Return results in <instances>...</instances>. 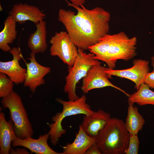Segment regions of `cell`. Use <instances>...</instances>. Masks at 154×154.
Returning a JSON list of instances; mask_svg holds the SVG:
<instances>
[{
	"instance_id": "2e32d148",
	"label": "cell",
	"mask_w": 154,
	"mask_h": 154,
	"mask_svg": "<svg viewBox=\"0 0 154 154\" xmlns=\"http://www.w3.org/2000/svg\"><path fill=\"white\" fill-rule=\"evenodd\" d=\"M14 123L6 119L5 114L0 113V154H9L11 143L17 137Z\"/></svg>"
},
{
	"instance_id": "30bf717a",
	"label": "cell",
	"mask_w": 154,
	"mask_h": 154,
	"mask_svg": "<svg viewBox=\"0 0 154 154\" xmlns=\"http://www.w3.org/2000/svg\"><path fill=\"white\" fill-rule=\"evenodd\" d=\"M28 59L30 62L26 64V74L24 85L34 92L37 87L45 84L44 78L50 72L51 68L39 64L37 61L34 53L31 52L30 57Z\"/></svg>"
},
{
	"instance_id": "d4e9b609",
	"label": "cell",
	"mask_w": 154,
	"mask_h": 154,
	"mask_svg": "<svg viewBox=\"0 0 154 154\" xmlns=\"http://www.w3.org/2000/svg\"><path fill=\"white\" fill-rule=\"evenodd\" d=\"M85 154H102V153L96 143L87 150Z\"/></svg>"
},
{
	"instance_id": "9c48e42d",
	"label": "cell",
	"mask_w": 154,
	"mask_h": 154,
	"mask_svg": "<svg viewBox=\"0 0 154 154\" xmlns=\"http://www.w3.org/2000/svg\"><path fill=\"white\" fill-rule=\"evenodd\" d=\"M108 68L101 64L95 65L92 67L83 78L81 88L83 92L85 94L94 89L111 87L119 90L128 97L129 94L109 80V77L105 72Z\"/></svg>"
},
{
	"instance_id": "44dd1931",
	"label": "cell",
	"mask_w": 154,
	"mask_h": 154,
	"mask_svg": "<svg viewBox=\"0 0 154 154\" xmlns=\"http://www.w3.org/2000/svg\"><path fill=\"white\" fill-rule=\"evenodd\" d=\"M112 37L113 35H106L97 43L89 47L88 50L95 55L94 59L102 61L108 51Z\"/></svg>"
},
{
	"instance_id": "cb8c5ba5",
	"label": "cell",
	"mask_w": 154,
	"mask_h": 154,
	"mask_svg": "<svg viewBox=\"0 0 154 154\" xmlns=\"http://www.w3.org/2000/svg\"><path fill=\"white\" fill-rule=\"evenodd\" d=\"M145 83L150 88L154 89V71L153 70L147 74L145 80Z\"/></svg>"
},
{
	"instance_id": "4316f807",
	"label": "cell",
	"mask_w": 154,
	"mask_h": 154,
	"mask_svg": "<svg viewBox=\"0 0 154 154\" xmlns=\"http://www.w3.org/2000/svg\"><path fill=\"white\" fill-rule=\"evenodd\" d=\"M71 2V3L74 6L80 7L83 5L85 2V0H69Z\"/></svg>"
},
{
	"instance_id": "484cf974",
	"label": "cell",
	"mask_w": 154,
	"mask_h": 154,
	"mask_svg": "<svg viewBox=\"0 0 154 154\" xmlns=\"http://www.w3.org/2000/svg\"><path fill=\"white\" fill-rule=\"evenodd\" d=\"M9 153L11 154H28L30 153L24 148L14 149L11 148Z\"/></svg>"
},
{
	"instance_id": "52a82bcc",
	"label": "cell",
	"mask_w": 154,
	"mask_h": 154,
	"mask_svg": "<svg viewBox=\"0 0 154 154\" xmlns=\"http://www.w3.org/2000/svg\"><path fill=\"white\" fill-rule=\"evenodd\" d=\"M49 42L50 55L57 56L68 66H72L78 56V49L67 31L56 32Z\"/></svg>"
},
{
	"instance_id": "5b68a950",
	"label": "cell",
	"mask_w": 154,
	"mask_h": 154,
	"mask_svg": "<svg viewBox=\"0 0 154 154\" xmlns=\"http://www.w3.org/2000/svg\"><path fill=\"white\" fill-rule=\"evenodd\" d=\"M78 54L72 66H68V74L65 78L64 90L68 95L69 100L74 101L79 97L76 93L77 84L86 75L89 69L95 65L101 64L100 60L94 59V54L88 53L78 48Z\"/></svg>"
},
{
	"instance_id": "d6986e66",
	"label": "cell",
	"mask_w": 154,
	"mask_h": 154,
	"mask_svg": "<svg viewBox=\"0 0 154 154\" xmlns=\"http://www.w3.org/2000/svg\"><path fill=\"white\" fill-rule=\"evenodd\" d=\"M128 105L125 125L130 134H138L142 129L145 120L137 106L131 103H128Z\"/></svg>"
},
{
	"instance_id": "ffe728a7",
	"label": "cell",
	"mask_w": 154,
	"mask_h": 154,
	"mask_svg": "<svg viewBox=\"0 0 154 154\" xmlns=\"http://www.w3.org/2000/svg\"><path fill=\"white\" fill-rule=\"evenodd\" d=\"M128 103L139 106L154 105V92L145 83L142 84L137 91L128 97Z\"/></svg>"
},
{
	"instance_id": "277c9868",
	"label": "cell",
	"mask_w": 154,
	"mask_h": 154,
	"mask_svg": "<svg viewBox=\"0 0 154 154\" xmlns=\"http://www.w3.org/2000/svg\"><path fill=\"white\" fill-rule=\"evenodd\" d=\"M1 103L4 108L9 110L16 136L21 139L32 137L34 133L32 125L20 96L13 91L2 98Z\"/></svg>"
},
{
	"instance_id": "7a4b0ae2",
	"label": "cell",
	"mask_w": 154,
	"mask_h": 154,
	"mask_svg": "<svg viewBox=\"0 0 154 154\" xmlns=\"http://www.w3.org/2000/svg\"><path fill=\"white\" fill-rule=\"evenodd\" d=\"M130 135L122 120L111 118L96 137V143L103 154H124Z\"/></svg>"
},
{
	"instance_id": "3957f363",
	"label": "cell",
	"mask_w": 154,
	"mask_h": 154,
	"mask_svg": "<svg viewBox=\"0 0 154 154\" xmlns=\"http://www.w3.org/2000/svg\"><path fill=\"white\" fill-rule=\"evenodd\" d=\"M86 99L84 94L74 101H66L59 98H56V100L62 106L63 109L61 112L57 113L52 117V120L53 122L49 125L50 130L48 133L53 145H56L60 138L66 133V130L63 129L62 125L64 118L78 114L88 115L94 112L86 103Z\"/></svg>"
},
{
	"instance_id": "603a6c76",
	"label": "cell",
	"mask_w": 154,
	"mask_h": 154,
	"mask_svg": "<svg viewBox=\"0 0 154 154\" xmlns=\"http://www.w3.org/2000/svg\"><path fill=\"white\" fill-rule=\"evenodd\" d=\"M130 134L128 147L125 154H137L139 150L140 144L138 134Z\"/></svg>"
},
{
	"instance_id": "7c38bea8",
	"label": "cell",
	"mask_w": 154,
	"mask_h": 154,
	"mask_svg": "<svg viewBox=\"0 0 154 154\" xmlns=\"http://www.w3.org/2000/svg\"><path fill=\"white\" fill-rule=\"evenodd\" d=\"M9 15L16 23L22 24L29 21L36 25L44 20L46 15L35 6L20 3L13 6Z\"/></svg>"
},
{
	"instance_id": "4fadbf2b",
	"label": "cell",
	"mask_w": 154,
	"mask_h": 154,
	"mask_svg": "<svg viewBox=\"0 0 154 154\" xmlns=\"http://www.w3.org/2000/svg\"><path fill=\"white\" fill-rule=\"evenodd\" d=\"M49 138L48 133L40 135L38 138L28 137L24 139L18 137L13 141L11 145L13 147L22 146L28 149L31 153L37 154H62L52 149L48 145V140Z\"/></svg>"
},
{
	"instance_id": "8992f818",
	"label": "cell",
	"mask_w": 154,
	"mask_h": 154,
	"mask_svg": "<svg viewBox=\"0 0 154 154\" xmlns=\"http://www.w3.org/2000/svg\"><path fill=\"white\" fill-rule=\"evenodd\" d=\"M137 42V37L129 38L123 31L113 35L108 51L102 61L109 68L114 69L118 60L127 61L136 56Z\"/></svg>"
},
{
	"instance_id": "6da1fadb",
	"label": "cell",
	"mask_w": 154,
	"mask_h": 154,
	"mask_svg": "<svg viewBox=\"0 0 154 154\" xmlns=\"http://www.w3.org/2000/svg\"><path fill=\"white\" fill-rule=\"evenodd\" d=\"M67 2L68 6L76 9L77 13L60 9L58 12V20L64 25L78 48L88 50L100 38L108 34L110 14L100 7L89 9L83 5L77 7Z\"/></svg>"
},
{
	"instance_id": "9a60e30c",
	"label": "cell",
	"mask_w": 154,
	"mask_h": 154,
	"mask_svg": "<svg viewBox=\"0 0 154 154\" xmlns=\"http://www.w3.org/2000/svg\"><path fill=\"white\" fill-rule=\"evenodd\" d=\"M96 143V137L87 134L80 125L74 141L63 147L62 154H85L87 150Z\"/></svg>"
},
{
	"instance_id": "83f0119b",
	"label": "cell",
	"mask_w": 154,
	"mask_h": 154,
	"mask_svg": "<svg viewBox=\"0 0 154 154\" xmlns=\"http://www.w3.org/2000/svg\"><path fill=\"white\" fill-rule=\"evenodd\" d=\"M151 65L153 68V70L154 71V56L151 57Z\"/></svg>"
},
{
	"instance_id": "8fae6325",
	"label": "cell",
	"mask_w": 154,
	"mask_h": 154,
	"mask_svg": "<svg viewBox=\"0 0 154 154\" xmlns=\"http://www.w3.org/2000/svg\"><path fill=\"white\" fill-rule=\"evenodd\" d=\"M9 52L13 57V59L6 62H0V72L4 73L16 84L24 83L26 77V69L22 67L19 61L22 56L19 48L14 47Z\"/></svg>"
},
{
	"instance_id": "7402d4cb",
	"label": "cell",
	"mask_w": 154,
	"mask_h": 154,
	"mask_svg": "<svg viewBox=\"0 0 154 154\" xmlns=\"http://www.w3.org/2000/svg\"><path fill=\"white\" fill-rule=\"evenodd\" d=\"M14 83L6 74L0 72V97L8 96L13 90Z\"/></svg>"
},
{
	"instance_id": "ba28073f",
	"label": "cell",
	"mask_w": 154,
	"mask_h": 154,
	"mask_svg": "<svg viewBox=\"0 0 154 154\" xmlns=\"http://www.w3.org/2000/svg\"><path fill=\"white\" fill-rule=\"evenodd\" d=\"M149 61L146 60L134 59L133 65L131 68L123 70L111 69L108 68L105 72L110 79L112 76H115L131 80L135 83V88L137 90L142 84L145 83L146 76L149 72Z\"/></svg>"
},
{
	"instance_id": "5bb4252c",
	"label": "cell",
	"mask_w": 154,
	"mask_h": 154,
	"mask_svg": "<svg viewBox=\"0 0 154 154\" xmlns=\"http://www.w3.org/2000/svg\"><path fill=\"white\" fill-rule=\"evenodd\" d=\"M111 118L110 114L100 109L89 115H84L81 125L87 134L96 137Z\"/></svg>"
},
{
	"instance_id": "e0dca14e",
	"label": "cell",
	"mask_w": 154,
	"mask_h": 154,
	"mask_svg": "<svg viewBox=\"0 0 154 154\" xmlns=\"http://www.w3.org/2000/svg\"><path fill=\"white\" fill-rule=\"evenodd\" d=\"M35 25L36 29L30 34L27 45L31 52L36 54L44 52L47 48V44L46 21L43 20Z\"/></svg>"
},
{
	"instance_id": "ac0fdd59",
	"label": "cell",
	"mask_w": 154,
	"mask_h": 154,
	"mask_svg": "<svg viewBox=\"0 0 154 154\" xmlns=\"http://www.w3.org/2000/svg\"><path fill=\"white\" fill-rule=\"evenodd\" d=\"M16 23L9 15L4 21V27L0 32V49L5 52L11 48L9 44L13 43L17 37Z\"/></svg>"
}]
</instances>
